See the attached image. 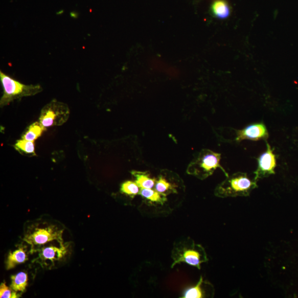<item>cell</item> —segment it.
I'll return each instance as SVG.
<instances>
[{
  "label": "cell",
  "instance_id": "4fadbf2b",
  "mask_svg": "<svg viewBox=\"0 0 298 298\" xmlns=\"http://www.w3.org/2000/svg\"><path fill=\"white\" fill-rule=\"evenodd\" d=\"M131 174L136 179V183L141 189H151L155 184V179L151 178L146 173L133 171Z\"/></svg>",
  "mask_w": 298,
  "mask_h": 298
},
{
  "label": "cell",
  "instance_id": "e0dca14e",
  "mask_svg": "<svg viewBox=\"0 0 298 298\" xmlns=\"http://www.w3.org/2000/svg\"><path fill=\"white\" fill-rule=\"evenodd\" d=\"M155 190L158 193L165 195V193L169 191L176 192L175 186L169 182L167 180L161 177L156 182Z\"/></svg>",
  "mask_w": 298,
  "mask_h": 298
},
{
  "label": "cell",
  "instance_id": "7c38bea8",
  "mask_svg": "<svg viewBox=\"0 0 298 298\" xmlns=\"http://www.w3.org/2000/svg\"><path fill=\"white\" fill-rule=\"evenodd\" d=\"M28 285V276L25 272H19L11 276V288L16 292H24Z\"/></svg>",
  "mask_w": 298,
  "mask_h": 298
},
{
  "label": "cell",
  "instance_id": "5b68a950",
  "mask_svg": "<svg viewBox=\"0 0 298 298\" xmlns=\"http://www.w3.org/2000/svg\"><path fill=\"white\" fill-rule=\"evenodd\" d=\"M62 233L63 230H60L54 225L36 227L28 233L24 240L32 247L40 246L54 240L57 241L62 245L63 244Z\"/></svg>",
  "mask_w": 298,
  "mask_h": 298
},
{
  "label": "cell",
  "instance_id": "2e32d148",
  "mask_svg": "<svg viewBox=\"0 0 298 298\" xmlns=\"http://www.w3.org/2000/svg\"><path fill=\"white\" fill-rule=\"evenodd\" d=\"M140 186L134 182L128 181L121 185V192L126 195L134 197L140 193Z\"/></svg>",
  "mask_w": 298,
  "mask_h": 298
},
{
  "label": "cell",
  "instance_id": "5bb4252c",
  "mask_svg": "<svg viewBox=\"0 0 298 298\" xmlns=\"http://www.w3.org/2000/svg\"><path fill=\"white\" fill-rule=\"evenodd\" d=\"M40 123L36 122L31 125L29 129L22 136L23 140L34 142L41 135L43 131L45 130Z\"/></svg>",
  "mask_w": 298,
  "mask_h": 298
},
{
  "label": "cell",
  "instance_id": "ac0fdd59",
  "mask_svg": "<svg viewBox=\"0 0 298 298\" xmlns=\"http://www.w3.org/2000/svg\"><path fill=\"white\" fill-rule=\"evenodd\" d=\"M203 283L202 278H200L197 285L195 286L187 289L184 294L185 298H200L203 297L202 284Z\"/></svg>",
  "mask_w": 298,
  "mask_h": 298
},
{
  "label": "cell",
  "instance_id": "3957f363",
  "mask_svg": "<svg viewBox=\"0 0 298 298\" xmlns=\"http://www.w3.org/2000/svg\"><path fill=\"white\" fill-rule=\"evenodd\" d=\"M220 159L221 154L209 149H204L190 164L189 171L191 174L203 179L212 175L215 170L219 168L228 177L226 172L220 164Z\"/></svg>",
  "mask_w": 298,
  "mask_h": 298
},
{
  "label": "cell",
  "instance_id": "ba28073f",
  "mask_svg": "<svg viewBox=\"0 0 298 298\" xmlns=\"http://www.w3.org/2000/svg\"><path fill=\"white\" fill-rule=\"evenodd\" d=\"M67 246L64 244L57 247L51 246L41 248L39 253V259L41 262L60 261L63 259L67 253Z\"/></svg>",
  "mask_w": 298,
  "mask_h": 298
},
{
  "label": "cell",
  "instance_id": "52a82bcc",
  "mask_svg": "<svg viewBox=\"0 0 298 298\" xmlns=\"http://www.w3.org/2000/svg\"><path fill=\"white\" fill-rule=\"evenodd\" d=\"M269 134L264 123H255L248 125L241 130H235V141L240 142L249 140L258 141L267 140Z\"/></svg>",
  "mask_w": 298,
  "mask_h": 298
},
{
  "label": "cell",
  "instance_id": "277c9868",
  "mask_svg": "<svg viewBox=\"0 0 298 298\" xmlns=\"http://www.w3.org/2000/svg\"><path fill=\"white\" fill-rule=\"evenodd\" d=\"M69 109L66 104L53 100L41 110L39 123L46 128L60 126L68 119Z\"/></svg>",
  "mask_w": 298,
  "mask_h": 298
},
{
  "label": "cell",
  "instance_id": "6da1fadb",
  "mask_svg": "<svg viewBox=\"0 0 298 298\" xmlns=\"http://www.w3.org/2000/svg\"><path fill=\"white\" fill-rule=\"evenodd\" d=\"M257 187V181H252L246 173L240 172L227 177L217 187L216 194L222 198L248 196Z\"/></svg>",
  "mask_w": 298,
  "mask_h": 298
},
{
  "label": "cell",
  "instance_id": "ffe728a7",
  "mask_svg": "<svg viewBox=\"0 0 298 298\" xmlns=\"http://www.w3.org/2000/svg\"><path fill=\"white\" fill-rule=\"evenodd\" d=\"M19 295L17 292L10 289L6 285L5 283H2L0 286V297L1 298H16L18 297Z\"/></svg>",
  "mask_w": 298,
  "mask_h": 298
},
{
  "label": "cell",
  "instance_id": "7a4b0ae2",
  "mask_svg": "<svg viewBox=\"0 0 298 298\" xmlns=\"http://www.w3.org/2000/svg\"><path fill=\"white\" fill-rule=\"evenodd\" d=\"M0 80L3 88V94L0 100V106L4 107L14 100L20 99L24 97L36 95L43 88L39 85H27L12 79L10 76L0 72Z\"/></svg>",
  "mask_w": 298,
  "mask_h": 298
},
{
  "label": "cell",
  "instance_id": "9c48e42d",
  "mask_svg": "<svg viewBox=\"0 0 298 298\" xmlns=\"http://www.w3.org/2000/svg\"><path fill=\"white\" fill-rule=\"evenodd\" d=\"M203 261L202 256L198 251L195 249H186L184 252L183 254L181 255V257L174 263V265L176 263L184 262L189 265L200 269V264Z\"/></svg>",
  "mask_w": 298,
  "mask_h": 298
},
{
  "label": "cell",
  "instance_id": "8fae6325",
  "mask_svg": "<svg viewBox=\"0 0 298 298\" xmlns=\"http://www.w3.org/2000/svg\"><path fill=\"white\" fill-rule=\"evenodd\" d=\"M213 16L220 19H224L231 15V8L225 0H216L211 6Z\"/></svg>",
  "mask_w": 298,
  "mask_h": 298
},
{
  "label": "cell",
  "instance_id": "8992f818",
  "mask_svg": "<svg viewBox=\"0 0 298 298\" xmlns=\"http://www.w3.org/2000/svg\"><path fill=\"white\" fill-rule=\"evenodd\" d=\"M267 149L257 158L258 168L254 172V180L258 181L261 178L267 177L275 174L277 166V155L274 154L273 150L267 142Z\"/></svg>",
  "mask_w": 298,
  "mask_h": 298
},
{
  "label": "cell",
  "instance_id": "9a60e30c",
  "mask_svg": "<svg viewBox=\"0 0 298 298\" xmlns=\"http://www.w3.org/2000/svg\"><path fill=\"white\" fill-rule=\"evenodd\" d=\"M140 194L144 198L153 202L164 203L166 200L165 197L162 195V194L151 189H142Z\"/></svg>",
  "mask_w": 298,
  "mask_h": 298
},
{
  "label": "cell",
  "instance_id": "30bf717a",
  "mask_svg": "<svg viewBox=\"0 0 298 298\" xmlns=\"http://www.w3.org/2000/svg\"><path fill=\"white\" fill-rule=\"evenodd\" d=\"M28 260V256L25 247H19L12 253H10L7 259L6 266L8 270L15 268Z\"/></svg>",
  "mask_w": 298,
  "mask_h": 298
},
{
  "label": "cell",
  "instance_id": "d6986e66",
  "mask_svg": "<svg viewBox=\"0 0 298 298\" xmlns=\"http://www.w3.org/2000/svg\"><path fill=\"white\" fill-rule=\"evenodd\" d=\"M17 150H19L25 152L26 154L35 155V147H34V142L26 141L25 140H19L15 144Z\"/></svg>",
  "mask_w": 298,
  "mask_h": 298
}]
</instances>
